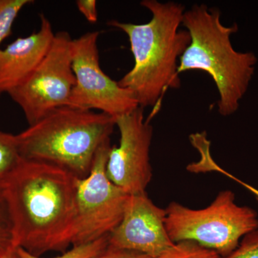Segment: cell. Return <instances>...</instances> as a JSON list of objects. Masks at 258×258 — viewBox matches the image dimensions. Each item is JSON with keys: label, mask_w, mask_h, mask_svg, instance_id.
Returning a JSON list of instances; mask_svg holds the SVG:
<instances>
[{"label": "cell", "mask_w": 258, "mask_h": 258, "mask_svg": "<svg viewBox=\"0 0 258 258\" xmlns=\"http://www.w3.org/2000/svg\"><path fill=\"white\" fill-rule=\"evenodd\" d=\"M78 179L52 164L21 159L6 179L17 247L40 257L67 251Z\"/></svg>", "instance_id": "obj_1"}, {"label": "cell", "mask_w": 258, "mask_h": 258, "mask_svg": "<svg viewBox=\"0 0 258 258\" xmlns=\"http://www.w3.org/2000/svg\"><path fill=\"white\" fill-rule=\"evenodd\" d=\"M141 5L152 13L149 23H124L112 20L108 25L126 34L134 57L133 69L118 83L133 93L139 107L154 108L148 118L151 120L166 91L181 86L179 59L191 38L187 30L179 29L186 10L184 5L157 0H144Z\"/></svg>", "instance_id": "obj_2"}, {"label": "cell", "mask_w": 258, "mask_h": 258, "mask_svg": "<svg viewBox=\"0 0 258 258\" xmlns=\"http://www.w3.org/2000/svg\"><path fill=\"white\" fill-rule=\"evenodd\" d=\"M221 13L206 5H194L185 10L182 25L190 43L180 57L178 74L192 70L211 76L218 91V112L223 116L235 113L248 89L257 58L253 52H237L231 36L238 31L236 23L225 26Z\"/></svg>", "instance_id": "obj_3"}, {"label": "cell", "mask_w": 258, "mask_h": 258, "mask_svg": "<svg viewBox=\"0 0 258 258\" xmlns=\"http://www.w3.org/2000/svg\"><path fill=\"white\" fill-rule=\"evenodd\" d=\"M115 118L68 106L54 110L17 134L22 159L41 161L79 179L91 172L99 148L113 133Z\"/></svg>", "instance_id": "obj_4"}, {"label": "cell", "mask_w": 258, "mask_h": 258, "mask_svg": "<svg viewBox=\"0 0 258 258\" xmlns=\"http://www.w3.org/2000/svg\"><path fill=\"white\" fill-rule=\"evenodd\" d=\"M165 210L166 230L174 243L193 241L220 257L235 250L241 237L258 230L257 212L237 205L230 190L220 191L204 209L193 210L172 202Z\"/></svg>", "instance_id": "obj_5"}, {"label": "cell", "mask_w": 258, "mask_h": 258, "mask_svg": "<svg viewBox=\"0 0 258 258\" xmlns=\"http://www.w3.org/2000/svg\"><path fill=\"white\" fill-rule=\"evenodd\" d=\"M112 146L107 140L98 149L91 172L78 179L71 229L73 246L109 235L119 225L129 197L108 179L106 164Z\"/></svg>", "instance_id": "obj_6"}, {"label": "cell", "mask_w": 258, "mask_h": 258, "mask_svg": "<svg viewBox=\"0 0 258 258\" xmlns=\"http://www.w3.org/2000/svg\"><path fill=\"white\" fill-rule=\"evenodd\" d=\"M72 41L69 32L56 33L50 50L30 79L8 93L21 108L29 125L69 105L76 84Z\"/></svg>", "instance_id": "obj_7"}, {"label": "cell", "mask_w": 258, "mask_h": 258, "mask_svg": "<svg viewBox=\"0 0 258 258\" xmlns=\"http://www.w3.org/2000/svg\"><path fill=\"white\" fill-rule=\"evenodd\" d=\"M100 32H88L73 39L72 67L76 84L68 106L98 110L113 118L139 108L133 93L107 76L100 66L98 40Z\"/></svg>", "instance_id": "obj_8"}, {"label": "cell", "mask_w": 258, "mask_h": 258, "mask_svg": "<svg viewBox=\"0 0 258 258\" xmlns=\"http://www.w3.org/2000/svg\"><path fill=\"white\" fill-rule=\"evenodd\" d=\"M144 108L115 118L118 146L112 147L106 164L108 179L129 195L146 192L152 178L150 148L153 128Z\"/></svg>", "instance_id": "obj_9"}, {"label": "cell", "mask_w": 258, "mask_h": 258, "mask_svg": "<svg viewBox=\"0 0 258 258\" xmlns=\"http://www.w3.org/2000/svg\"><path fill=\"white\" fill-rule=\"evenodd\" d=\"M165 220V209L157 206L147 192L129 195L123 218L108 237V246L159 257L174 244Z\"/></svg>", "instance_id": "obj_10"}, {"label": "cell", "mask_w": 258, "mask_h": 258, "mask_svg": "<svg viewBox=\"0 0 258 258\" xmlns=\"http://www.w3.org/2000/svg\"><path fill=\"white\" fill-rule=\"evenodd\" d=\"M40 29L0 49V94L26 82L50 50L55 34L48 19L40 15Z\"/></svg>", "instance_id": "obj_11"}, {"label": "cell", "mask_w": 258, "mask_h": 258, "mask_svg": "<svg viewBox=\"0 0 258 258\" xmlns=\"http://www.w3.org/2000/svg\"><path fill=\"white\" fill-rule=\"evenodd\" d=\"M14 223L6 191V180H0V258L17 248Z\"/></svg>", "instance_id": "obj_12"}, {"label": "cell", "mask_w": 258, "mask_h": 258, "mask_svg": "<svg viewBox=\"0 0 258 258\" xmlns=\"http://www.w3.org/2000/svg\"><path fill=\"white\" fill-rule=\"evenodd\" d=\"M21 159L17 135L0 130V180L8 179Z\"/></svg>", "instance_id": "obj_13"}, {"label": "cell", "mask_w": 258, "mask_h": 258, "mask_svg": "<svg viewBox=\"0 0 258 258\" xmlns=\"http://www.w3.org/2000/svg\"><path fill=\"white\" fill-rule=\"evenodd\" d=\"M108 237H102L99 240L93 241L89 243L73 246L72 249L66 251L60 256L52 258H93L96 257L108 247ZM19 254L21 258H43L35 256L26 250L18 247Z\"/></svg>", "instance_id": "obj_14"}, {"label": "cell", "mask_w": 258, "mask_h": 258, "mask_svg": "<svg viewBox=\"0 0 258 258\" xmlns=\"http://www.w3.org/2000/svg\"><path fill=\"white\" fill-rule=\"evenodd\" d=\"M32 0H0V45L12 34L15 20Z\"/></svg>", "instance_id": "obj_15"}, {"label": "cell", "mask_w": 258, "mask_h": 258, "mask_svg": "<svg viewBox=\"0 0 258 258\" xmlns=\"http://www.w3.org/2000/svg\"><path fill=\"white\" fill-rule=\"evenodd\" d=\"M158 258H220V256L215 251L205 248L197 242L184 240L176 242Z\"/></svg>", "instance_id": "obj_16"}, {"label": "cell", "mask_w": 258, "mask_h": 258, "mask_svg": "<svg viewBox=\"0 0 258 258\" xmlns=\"http://www.w3.org/2000/svg\"><path fill=\"white\" fill-rule=\"evenodd\" d=\"M220 258H258V230L244 235L235 250Z\"/></svg>", "instance_id": "obj_17"}, {"label": "cell", "mask_w": 258, "mask_h": 258, "mask_svg": "<svg viewBox=\"0 0 258 258\" xmlns=\"http://www.w3.org/2000/svg\"><path fill=\"white\" fill-rule=\"evenodd\" d=\"M93 258H154L145 254L135 252V251L128 250V249L114 248V247H108L104 251L98 254Z\"/></svg>", "instance_id": "obj_18"}, {"label": "cell", "mask_w": 258, "mask_h": 258, "mask_svg": "<svg viewBox=\"0 0 258 258\" xmlns=\"http://www.w3.org/2000/svg\"><path fill=\"white\" fill-rule=\"evenodd\" d=\"M80 13L90 23H96L98 21L97 3L95 0H78L76 2Z\"/></svg>", "instance_id": "obj_19"}, {"label": "cell", "mask_w": 258, "mask_h": 258, "mask_svg": "<svg viewBox=\"0 0 258 258\" xmlns=\"http://www.w3.org/2000/svg\"><path fill=\"white\" fill-rule=\"evenodd\" d=\"M223 172L224 173H222V174L228 176V177H230L231 178V179H233L234 181H237V183H239V184L242 185V186H243L244 187H245L246 189H248L249 191H251L252 195H253L255 197L256 200H257L258 201L257 189H256V188L253 187V186H250V185L247 184V183L244 182V181H241V180L237 179V177H235V176L232 175V174H230V173L227 172V171H226L225 172V171H224Z\"/></svg>", "instance_id": "obj_20"}, {"label": "cell", "mask_w": 258, "mask_h": 258, "mask_svg": "<svg viewBox=\"0 0 258 258\" xmlns=\"http://www.w3.org/2000/svg\"><path fill=\"white\" fill-rule=\"evenodd\" d=\"M3 258H21L20 254H19L18 247L13 249V250L10 251L9 253L6 254Z\"/></svg>", "instance_id": "obj_21"}]
</instances>
